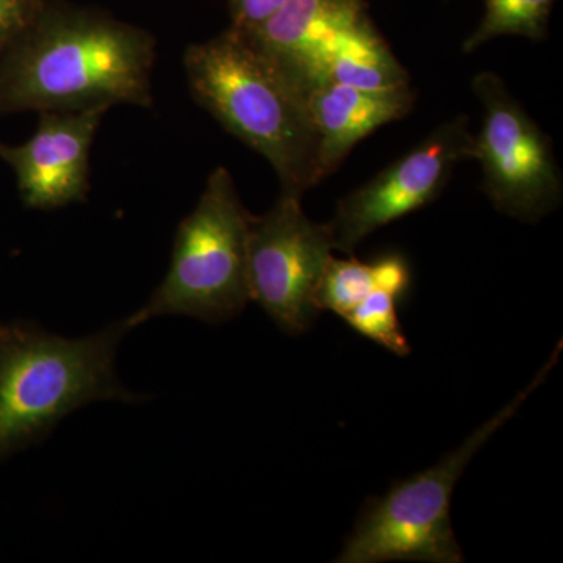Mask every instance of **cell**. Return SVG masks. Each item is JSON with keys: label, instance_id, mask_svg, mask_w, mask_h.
<instances>
[{"label": "cell", "instance_id": "obj_1", "mask_svg": "<svg viewBox=\"0 0 563 563\" xmlns=\"http://www.w3.org/2000/svg\"><path fill=\"white\" fill-rule=\"evenodd\" d=\"M155 40L135 25L43 3L0 57V117L22 111L151 109Z\"/></svg>", "mask_w": 563, "mask_h": 563}, {"label": "cell", "instance_id": "obj_2", "mask_svg": "<svg viewBox=\"0 0 563 563\" xmlns=\"http://www.w3.org/2000/svg\"><path fill=\"white\" fill-rule=\"evenodd\" d=\"M196 102L273 166L280 191L320 184L318 136L306 95L246 33L228 29L184 55Z\"/></svg>", "mask_w": 563, "mask_h": 563}, {"label": "cell", "instance_id": "obj_3", "mask_svg": "<svg viewBox=\"0 0 563 563\" xmlns=\"http://www.w3.org/2000/svg\"><path fill=\"white\" fill-rule=\"evenodd\" d=\"M128 320L65 339L31 321H0V463L46 439L58 422L87 404H140L117 373Z\"/></svg>", "mask_w": 563, "mask_h": 563}, {"label": "cell", "instance_id": "obj_4", "mask_svg": "<svg viewBox=\"0 0 563 563\" xmlns=\"http://www.w3.org/2000/svg\"><path fill=\"white\" fill-rule=\"evenodd\" d=\"M232 174L218 166L207 179L195 210L181 220L172 265L147 302L128 320L135 329L165 314L221 324L239 317L251 301L247 285V232Z\"/></svg>", "mask_w": 563, "mask_h": 563}, {"label": "cell", "instance_id": "obj_5", "mask_svg": "<svg viewBox=\"0 0 563 563\" xmlns=\"http://www.w3.org/2000/svg\"><path fill=\"white\" fill-rule=\"evenodd\" d=\"M562 343L540 369L536 379L518 393L495 417L448 454L432 468L393 485L380 498L363 509L354 531L347 537L335 563H379L391 561L462 563L461 544L451 523V499L473 455L520 410L547 379L559 361Z\"/></svg>", "mask_w": 563, "mask_h": 563}, {"label": "cell", "instance_id": "obj_6", "mask_svg": "<svg viewBox=\"0 0 563 563\" xmlns=\"http://www.w3.org/2000/svg\"><path fill=\"white\" fill-rule=\"evenodd\" d=\"M473 91L484 107L483 128L474 133L473 161L479 162L485 195L506 217L542 220L558 209L563 191L550 136L498 74H477Z\"/></svg>", "mask_w": 563, "mask_h": 563}, {"label": "cell", "instance_id": "obj_7", "mask_svg": "<svg viewBox=\"0 0 563 563\" xmlns=\"http://www.w3.org/2000/svg\"><path fill=\"white\" fill-rule=\"evenodd\" d=\"M302 196L280 191L272 209L252 217L247 232V285L277 328L301 335L321 312L317 291L332 257L328 222L303 213Z\"/></svg>", "mask_w": 563, "mask_h": 563}, {"label": "cell", "instance_id": "obj_8", "mask_svg": "<svg viewBox=\"0 0 563 563\" xmlns=\"http://www.w3.org/2000/svg\"><path fill=\"white\" fill-rule=\"evenodd\" d=\"M473 143L468 118L455 117L344 196L328 222L333 250L352 254L366 236L435 201L454 169L473 158Z\"/></svg>", "mask_w": 563, "mask_h": 563}, {"label": "cell", "instance_id": "obj_9", "mask_svg": "<svg viewBox=\"0 0 563 563\" xmlns=\"http://www.w3.org/2000/svg\"><path fill=\"white\" fill-rule=\"evenodd\" d=\"M107 111H43L25 143L0 141V161L16 177L27 209L57 210L87 199L92 141Z\"/></svg>", "mask_w": 563, "mask_h": 563}, {"label": "cell", "instance_id": "obj_10", "mask_svg": "<svg viewBox=\"0 0 563 563\" xmlns=\"http://www.w3.org/2000/svg\"><path fill=\"white\" fill-rule=\"evenodd\" d=\"M318 136L321 180L331 176L366 136L402 120L415 106L410 85L362 90L333 81H313L303 90Z\"/></svg>", "mask_w": 563, "mask_h": 563}, {"label": "cell", "instance_id": "obj_11", "mask_svg": "<svg viewBox=\"0 0 563 563\" xmlns=\"http://www.w3.org/2000/svg\"><path fill=\"white\" fill-rule=\"evenodd\" d=\"M365 16V0H287L246 35L296 84L322 47Z\"/></svg>", "mask_w": 563, "mask_h": 563}, {"label": "cell", "instance_id": "obj_12", "mask_svg": "<svg viewBox=\"0 0 563 563\" xmlns=\"http://www.w3.org/2000/svg\"><path fill=\"white\" fill-rule=\"evenodd\" d=\"M333 81L362 90H388L409 85V74L374 27L369 16L340 33L310 60L296 84Z\"/></svg>", "mask_w": 563, "mask_h": 563}, {"label": "cell", "instance_id": "obj_13", "mask_svg": "<svg viewBox=\"0 0 563 563\" xmlns=\"http://www.w3.org/2000/svg\"><path fill=\"white\" fill-rule=\"evenodd\" d=\"M555 2L558 0H484L483 21L463 43V52L472 54L488 41L504 35L547 40L548 22Z\"/></svg>", "mask_w": 563, "mask_h": 563}, {"label": "cell", "instance_id": "obj_14", "mask_svg": "<svg viewBox=\"0 0 563 563\" xmlns=\"http://www.w3.org/2000/svg\"><path fill=\"white\" fill-rule=\"evenodd\" d=\"M377 287L380 284L374 261L365 263L357 258L340 261L331 257L318 287V309L331 310L344 318Z\"/></svg>", "mask_w": 563, "mask_h": 563}, {"label": "cell", "instance_id": "obj_15", "mask_svg": "<svg viewBox=\"0 0 563 563\" xmlns=\"http://www.w3.org/2000/svg\"><path fill=\"white\" fill-rule=\"evenodd\" d=\"M398 303L399 299L393 292L377 287L343 320L366 339L406 357L410 354V343L399 322Z\"/></svg>", "mask_w": 563, "mask_h": 563}, {"label": "cell", "instance_id": "obj_16", "mask_svg": "<svg viewBox=\"0 0 563 563\" xmlns=\"http://www.w3.org/2000/svg\"><path fill=\"white\" fill-rule=\"evenodd\" d=\"M41 0H0V57L38 16Z\"/></svg>", "mask_w": 563, "mask_h": 563}, {"label": "cell", "instance_id": "obj_17", "mask_svg": "<svg viewBox=\"0 0 563 563\" xmlns=\"http://www.w3.org/2000/svg\"><path fill=\"white\" fill-rule=\"evenodd\" d=\"M287 0H229L232 27L243 33L257 31Z\"/></svg>", "mask_w": 563, "mask_h": 563}]
</instances>
